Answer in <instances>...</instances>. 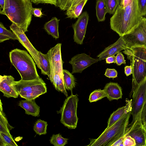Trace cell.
<instances>
[{"mask_svg": "<svg viewBox=\"0 0 146 146\" xmlns=\"http://www.w3.org/2000/svg\"><path fill=\"white\" fill-rule=\"evenodd\" d=\"M48 123L46 121L39 119L35 122L33 130L35 133L39 135L46 134Z\"/></svg>", "mask_w": 146, "mask_h": 146, "instance_id": "cell-28", "label": "cell"}, {"mask_svg": "<svg viewBox=\"0 0 146 146\" xmlns=\"http://www.w3.org/2000/svg\"><path fill=\"white\" fill-rule=\"evenodd\" d=\"M126 132L127 135L135 139L136 146H146V133L143 128V124L128 125Z\"/></svg>", "mask_w": 146, "mask_h": 146, "instance_id": "cell-15", "label": "cell"}, {"mask_svg": "<svg viewBox=\"0 0 146 146\" xmlns=\"http://www.w3.org/2000/svg\"><path fill=\"white\" fill-rule=\"evenodd\" d=\"M128 48L135 46L146 48V18L143 17L137 27L123 36Z\"/></svg>", "mask_w": 146, "mask_h": 146, "instance_id": "cell-9", "label": "cell"}, {"mask_svg": "<svg viewBox=\"0 0 146 146\" xmlns=\"http://www.w3.org/2000/svg\"><path fill=\"white\" fill-rule=\"evenodd\" d=\"M88 0H83L77 5L66 10L65 13L66 17L70 19L78 18Z\"/></svg>", "mask_w": 146, "mask_h": 146, "instance_id": "cell-23", "label": "cell"}, {"mask_svg": "<svg viewBox=\"0 0 146 146\" xmlns=\"http://www.w3.org/2000/svg\"><path fill=\"white\" fill-rule=\"evenodd\" d=\"M141 14L143 17L146 15V0H138Z\"/></svg>", "mask_w": 146, "mask_h": 146, "instance_id": "cell-35", "label": "cell"}, {"mask_svg": "<svg viewBox=\"0 0 146 146\" xmlns=\"http://www.w3.org/2000/svg\"><path fill=\"white\" fill-rule=\"evenodd\" d=\"M132 100L127 101L126 105L119 108L114 111L110 115L108 121L106 128L111 126L125 114L131 111L132 109Z\"/></svg>", "mask_w": 146, "mask_h": 146, "instance_id": "cell-18", "label": "cell"}, {"mask_svg": "<svg viewBox=\"0 0 146 146\" xmlns=\"http://www.w3.org/2000/svg\"><path fill=\"white\" fill-rule=\"evenodd\" d=\"M32 2L30 0H5L4 8L0 13L6 15L25 33L28 31L32 20Z\"/></svg>", "mask_w": 146, "mask_h": 146, "instance_id": "cell-2", "label": "cell"}, {"mask_svg": "<svg viewBox=\"0 0 146 146\" xmlns=\"http://www.w3.org/2000/svg\"><path fill=\"white\" fill-rule=\"evenodd\" d=\"M106 6L107 13L113 14L117 7L120 4L121 0H104Z\"/></svg>", "mask_w": 146, "mask_h": 146, "instance_id": "cell-32", "label": "cell"}, {"mask_svg": "<svg viewBox=\"0 0 146 146\" xmlns=\"http://www.w3.org/2000/svg\"><path fill=\"white\" fill-rule=\"evenodd\" d=\"M31 56L26 51L17 48L9 52L11 63L19 72L21 79L23 80H32L40 78L35 63Z\"/></svg>", "mask_w": 146, "mask_h": 146, "instance_id": "cell-4", "label": "cell"}, {"mask_svg": "<svg viewBox=\"0 0 146 146\" xmlns=\"http://www.w3.org/2000/svg\"><path fill=\"white\" fill-rule=\"evenodd\" d=\"M59 21L56 17H53L44 26V29L47 33L56 39L59 38L58 27Z\"/></svg>", "mask_w": 146, "mask_h": 146, "instance_id": "cell-21", "label": "cell"}, {"mask_svg": "<svg viewBox=\"0 0 146 146\" xmlns=\"http://www.w3.org/2000/svg\"><path fill=\"white\" fill-rule=\"evenodd\" d=\"M141 120L142 123L146 121V102H145L142 111Z\"/></svg>", "mask_w": 146, "mask_h": 146, "instance_id": "cell-40", "label": "cell"}, {"mask_svg": "<svg viewBox=\"0 0 146 146\" xmlns=\"http://www.w3.org/2000/svg\"><path fill=\"white\" fill-rule=\"evenodd\" d=\"M138 0L123 7L119 5L110 19L111 29L120 36L130 33L138 25L142 17Z\"/></svg>", "mask_w": 146, "mask_h": 146, "instance_id": "cell-1", "label": "cell"}, {"mask_svg": "<svg viewBox=\"0 0 146 146\" xmlns=\"http://www.w3.org/2000/svg\"><path fill=\"white\" fill-rule=\"evenodd\" d=\"M123 52L129 60L132 69V87L131 94L146 79V48L135 46L126 48Z\"/></svg>", "mask_w": 146, "mask_h": 146, "instance_id": "cell-3", "label": "cell"}, {"mask_svg": "<svg viewBox=\"0 0 146 146\" xmlns=\"http://www.w3.org/2000/svg\"><path fill=\"white\" fill-rule=\"evenodd\" d=\"M39 60L41 74L49 78L51 73V66L49 56L47 52L44 54L39 51Z\"/></svg>", "mask_w": 146, "mask_h": 146, "instance_id": "cell-20", "label": "cell"}, {"mask_svg": "<svg viewBox=\"0 0 146 146\" xmlns=\"http://www.w3.org/2000/svg\"><path fill=\"white\" fill-rule=\"evenodd\" d=\"M145 18H146V15H145Z\"/></svg>", "mask_w": 146, "mask_h": 146, "instance_id": "cell-46", "label": "cell"}, {"mask_svg": "<svg viewBox=\"0 0 146 146\" xmlns=\"http://www.w3.org/2000/svg\"><path fill=\"white\" fill-rule=\"evenodd\" d=\"M116 63L118 66L126 63V61L124 59V56L121 52H119L117 54Z\"/></svg>", "mask_w": 146, "mask_h": 146, "instance_id": "cell-36", "label": "cell"}, {"mask_svg": "<svg viewBox=\"0 0 146 146\" xmlns=\"http://www.w3.org/2000/svg\"><path fill=\"white\" fill-rule=\"evenodd\" d=\"M126 48H128L126 43L123 36H121L116 42L106 48L97 57L100 61L108 57L115 55L118 52Z\"/></svg>", "mask_w": 146, "mask_h": 146, "instance_id": "cell-16", "label": "cell"}, {"mask_svg": "<svg viewBox=\"0 0 146 146\" xmlns=\"http://www.w3.org/2000/svg\"><path fill=\"white\" fill-rule=\"evenodd\" d=\"M122 0H121V2L122 1Z\"/></svg>", "mask_w": 146, "mask_h": 146, "instance_id": "cell-47", "label": "cell"}, {"mask_svg": "<svg viewBox=\"0 0 146 146\" xmlns=\"http://www.w3.org/2000/svg\"><path fill=\"white\" fill-rule=\"evenodd\" d=\"M89 18L88 13L84 11L78 18L76 22L72 25L74 32V41L78 44L81 45L83 44Z\"/></svg>", "mask_w": 146, "mask_h": 146, "instance_id": "cell-13", "label": "cell"}, {"mask_svg": "<svg viewBox=\"0 0 146 146\" xmlns=\"http://www.w3.org/2000/svg\"><path fill=\"white\" fill-rule=\"evenodd\" d=\"M63 80L66 90H70L72 93L73 89L76 85V82L74 76L67 70H63Z\"/></svg>", "mask_w": 146, "mask_h": 146, "instance_id": "cell-24", "label": "cell"}, {"mask_svg": "<svg viewBox=\"0 0 146 146\" xmlns=\"http://www.w3.org/2000/svg\"><path fill=\"white\" fill-rule=\"evenodd\" d=\"M143 127L146 133V121L143 123Z\"/></svg>", "mask_w": 146, "mask_h": 146, "instance_id": "cell-45", "label": "cell"}, {"mask_svg": "<svg viewBox=\"0 0 146 146\" xmlns=\"http://www.w3.org/2000/svg\"><path fill=\"white\" fill-rule=\"evenodd\" d=\"M83 0H56V7L63 11H66L74 7Z\"/></svg>", "mask_w": 146, "mask_h": 146, "instance_id": "cell-27", "label": "cell"}, {"mask_svg": "<svg viewBox=\"0 0 146 146\" xmlns=\"http://www.w3.org/2000/svg\"><path fill=\"white\" fill-rule=\"evenodd\" d=\"M96 15L99 22L104 21L107 10L104 0H97L96 5Z\"/></svg>", "mask_w": 146, "mask_h": 146, "instance_id": "cell-25", "label": "cell"}, {"mask_svg": "<svg viewBox=\"0 0 146 146\" xmlns=\"http://www.w3.org/2000/svg\"><path fill=\"white\" fill-rule=\"evenodd\" d=\"M99 61L98 58H92L85 53L77 54L69 61L72 66V73H81L85 69Z\"/></svg>", "mask_w": 146, "mask_h": 146, "instance_id": "cell-12", "label": "cell"}, {"mask_svg": "<svg viewBox=\"0 0 146 146\" xmlns=\"http://www.w3.org/2000/svg\"><path fill=\"white\" fill-rule=\"evenodd\" d=\"M32 2L38 4L39 3H46L53 5L56 7V0H30Z\"/></svg>", "mask_w": 146, "mask_h": 146, "instance_id": "cell-37", "label": "cell"}, {"mask_svg": "<svg viewBox=\"0 0 146 146\" xmlns=\"http://www.w3.org/2000/svg\"><path fill=\"white\" fill-rule=\"evenodd\" d=\"M125 73L127 76L132 74V69L131 66H126L125 67Z\"/></svg>", "mask_w": 146, "mask_h": 146, "instance_id": "cell-42", "label": "cell"}, {"mask_svg": "<svg viewBox=\"0 0 146 146\" xmlns=\"http://www.w3.org/2000/svg\"><path fill=\"white\" fill-rule=\"evenodd\" d=\"M5 0H0V5L2 9H3L5 4Z\"/></svg>", "mask_w": 146, "mask_h": 146, "instance_id": "cell-44", "label": "cell"}, {"mask_svg": "<svg viewBox=\"0 0 146 146\" xmlns=\"http://www.w3.org/2000/svg\"><path fill=\"white\" fill-rule=\"evenodd\" d=\"M133 0H122L120 2V5L123 7L131 4Z\"/></svg>", "mask_w": 146, "mask_h": 146, "instance_id": "cell-43", "label": "cell"}, {"mask_svg": "<svg viewBox=\"0 0 146 146\" xmlns=\"http://www.w3.org/2000/svg\"><path fill=\"white\" fill-rule=\"evenodd\" d=\"M42 8H33L31 13L35 17L41 18L43 15L42 12Z\"/></svg>", "mask_w": 146, "mask_h": 146, "instance_id": "cell-38", "label": "cell"}, {"mask_svg": "<svg viewBox=\"0 0 146 146\" xmlns=\"http://www.w3.org/2000/svg\"><path fill=\"white\" fill-rule=\"evenodd\" d=\"M78 96L77 94L73 95L71 93L65 99L60 110L57 111V113L61 115V123L69 129H74L77 126L78 119L77 114Z\"/></svg>", "mask_w": 146, "mask_h": 146, "instance_id": "cell-7", "label": "cell"}, {"mask_svg": "<svg viewBox=\"0 0 146 146\" xmlns=\"http://www.w3.org/2000/svg\"><path fill=\"white\" fill-rule=\"evenodd\" d=\"M18 106L25 110L26 114L35 117L40 116V108L36 103L35 100H20Z\"/></svg>", "mask_w": 146, "mask_h": 146, "instance_id": "cell-19", "label": "cell"}, {"mask_svg": "<svg viewBox=\"0 0 146 146\" xmlns=\"http://www.w3.org/2000/svg\"><path fill=\"white\" fill-rule=\"evenodd\" d=\"M14 78L11 75L0 76V91L4 96L17 98L19 95L15 87Z\"/></svg>", "mask_w": 146, "mask_h": 146, "instance_id": "cell-14", "label": "cell"}, {"mask_svg": "<svg viewBox=\"0 0 146 146\" xmlns=\"http://www.w3.org/2000/svg\"><path fill=\"white\" fill-rule=\"evenodd\" d=\"M133 100L131 114L132 120L129 125L143 124L141 120L142 111L146 102V79L139 86L132 94Z\"/></svg>", "mask_w": 146, "mask_h": 146, "instance_id": "cell-8", "label": "cell"}, {"mask_svg": "<svg viewBox=\"0 0 146 146\" xmlns=\"http://www.w3.org/2000/svg\"><path fill=\"white\" fill-rule=\"evenodd\" d=\"M11 39L17 40L18 38L12 31L7 29L1 22L0 23V42Z\"/></svg>", "mask_w": 146, "mask_h": 146, "instance_id": "cell-26", "label": "cell"}, {"mask_svg": "<svg viewBox=\"0 0 146 146\" xmlns=\"http://www.w3.org/2000/svg\"><path fill=\"white\" fill-rule=\"evenodd\" d=\"M104 90L106 97L110 101L122 98V89L117 83L111 82L108 83L106 84Z\"/></svg>", "mask_w": 146, "mask_h": 146, "instance_id": "cell-17", "label": "cell"}, {"mask_svg": "<svg viewBox=\"0 0 146 146\" xmlns=\"http://www.w3.org/2000/svg\"><path fill=\"white\" fill-rule=\"evenodd\" d=\"M11 30L16 35L18 40L27 50L33 59L37 67L40 68L38 53L39 51L33 45L26 36L25 32L21 28L12 23L10 26Z\"/></svg>", "mask_w": 146, "mask_h": 146, "instance_id": "cell-10", "label": "cell"}, {"mask_svg": "<svg viewBox=\"0 0 146 146\" xmlns=\"http://www.w3.org/2000/svg\"><path fill=\"white\" fill-rule=\"evenodd\" d=\"M106 97V94L104 89H98L94 90L91 93L88 100L90 102L92 103L96 102Z\"/></svg>", "mask_w": 146, "mask_h": 146, "instance_id": "cell-31", "label": "cell"}, {"mask_svg": "<svg viewBox=\"0 0 146 146\" xmlns=\"http://www.w3.org/2000/svg\"><path fill=\"white\" fill-rule=\"evenodd\" d=\"M127 135V134L126 132L125 134L123 136L116 140L111 146H119L121 144L123 143L124 139Z\"/></svg>", "mask_w": 146, "mask_h": 146, "instance_id": "cell-39", "label": "cell"}, {"mask_svg": "<svg viewBox=\"0 0 146 146\" xmlns=\"http://www.w3.org/2000/svg\"><path fill=\"white\" fill-rule=\"evenodd\" d=\"M61 44L58 43L48 51L51 66V73L49 78L51 80L54 74L63 73L64 63L61 56Z\"/></svg>", "mask_w": 146, "mask_h": 146, "instance_id": "cell-11", "label": "cell"}, {"mask_svg": "<svg viewBox=\"0 0 146 146\" xmlns=\"http://www.w3.org/2000/svg\"><path fill=\"white\" fill-rule=\"evenodd\" d=\"M0 146H18L13 137L4 133L0 132Z\"/></svg>", "mask_w": 146, "mask_h": 146, "instance_id": "cell-30", "label": "cell"}, {"mask_svg": "<svg viewBox=\"0 0 146 146\" xmlns=\"http://www.w3.org/2000/svg\"><path fill=\"white\" fill-rule=\"evenodd\" d=\"M0 132L5 133L12 137L10 131L13 127L10 125L3 109L2 104L0 100Z\"/></svg>", "mask_w": 146, "mask_h": 146, "instance_id": "cell-22", "label": "cell"}, {"mask_svg": "<svg viewBox=\"0 0 146 146\" xmlns=\"http://www.w3.org/2000/svg\"><path fill=\"white\" fill-rule=\"evenodd\" d=\"M123 144V146H136L135 139L131 136L127 135L124 139Z\"/></svg>", "mask_w": 146, "mask_h": 146, "instance_id": "cell-33", "label": "cell"}, {"mask_svg": "<svg viewBox=\"0 0 146 146\" xmlns=\"http://www.w3.org/2000/svg\"><path fill=\"white\" fill-rule=\"evenodd\" d=\"M130 111L125 114L111 126L106 128L96 139H90L89 146H111L125 133L131 115Z\"/></svg>", "mask_w": 146, "mask_h": 146, "instance_id": "cell-5", "label": "cell"}, {"mask_svg": "<svg viewBox=\"0 0 146 146\" xmlns=\"http://www.w3.org/2000/svg\"><path fill=\"white\" fill-rule=\"evenodd\" d=\"M68 139L62 137L60 133L53 134L50 139V143L54 146H64L68 143Z\"/></svg>", "mask_w": 146, "mask_h": 146, "instance_id": "cell-29", "label": "cell"}, {"mask_svg": "<svg viewBox=\"0 0 146 146\" xmlns=\"http://www.w3.org/2000/svg\"><path fill=\"white\" fill-rule=\"evenodd\" d=\"M104 75L110 78H114L117 77V72L116 70L114 69L107 68L106 70Z\"/></svg>", "mask_w": 146, "mask_h": 146, "instance_id": "cell-34", "label": "cell"}, {"mask_svg": "<svg viewBox=\"0 0 146 146\" xmlns=\"http://www.w3.org/2000/svg\"><path fill=\"white\" fill-rule=\"evenodd\" d=\"M15 87L20 96L25 100H35L47 92L46 84L41 78L15 81Z\"/></svg>", "mask_w": 146, "mask_h": 146, "instance_id": "cell-6", "label": "cell"}, {"mask_svg": "<svg viewBox=\"0 0 146 146\" xmlns=\"http://www.w3.org/2000/svg\"><path fill=\"white\" fill-rule=\"evenodd\" d=\"M116 56L113 55L108 57L106 58V62L107 64L116 63Z\"/></svg>", "mask_w": 146, "mask_h": 146, "instance_id": "cell-41", "label": "cell"}]
</instances>
